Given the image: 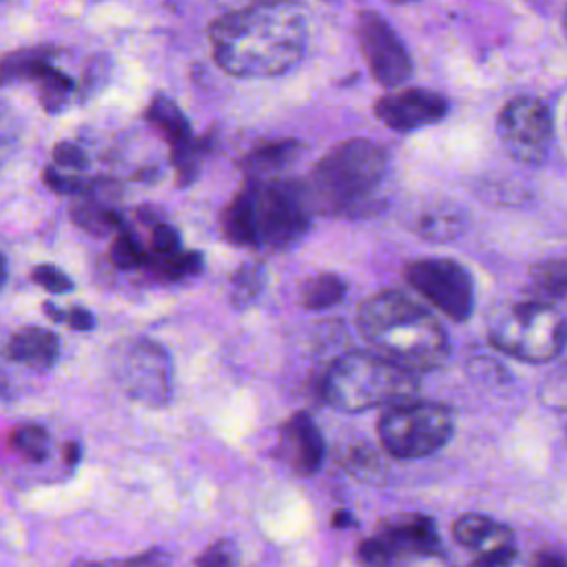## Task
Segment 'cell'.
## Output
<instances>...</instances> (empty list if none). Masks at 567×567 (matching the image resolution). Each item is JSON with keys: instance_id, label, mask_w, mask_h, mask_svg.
<instances>
[{"instance_id": "cell-5", "label": "cell", "mask_w": 567, "mask_h": 567, "mask_svg": "<svg viewBox=\"0 0 567 567\" xmlns=\"http://www.w3.org/2000/svg\"><path fill=\"white\" fill-rule=\"evenodd\" d=\"M419 379L412 370L383 354L350 352L337 359L323 377V399L341 412H363L414 399Z\"/></svg>"}, {"instance_id": "cell-40", "label": "cell", "mask_w": 567, "mask_h": 567, "mask_svg": "<svg viewBox=\"0 0 567 567\" xmlns=\"http://www.w3.org/2000/svg\"><path fill=\"white\" fill-rule=\"evenodd\" d=\"M4 279H7V261H4V255L0 252V288H2Z\"/></svg>"}, {"instance_id": "cell-26", "label": "cell", "mask_w": 567, "mask_h": 567, "mask_svg": "<svg viewBox=\"0 0 567 567\" xmlns=\"http://www.w3.org/2000/svg\"><path fill=\"white\" fill-rule=\"evenodd\" d=\"M534 288L545 297H567V261L551 259L532 268Z\"/></svg>"}, {"instance_id": "cell-28", "label": "cell", "mask_w": 567, "mask_h": 567, "mask_svg": "<svg viewBox=\"0 0 567 567\" xmlns=\"http://www.w3.org/2000/svg\"><path fill=\"white\" fill-rule=\"evenodd\" d=\"M42 179H44V184H47L51 190H55V193H66V195H82V193L91 190L93 184H95V182L84 179V177H80V175L64 173V168H60V166H49V168H44Z\"/></svg>"}, {"instance_id": "cell-41", "label": "cell", "mask_w": 567, "mask_h": 567, "mask_svg": "<svg viewBox=\"0 0 567 567\" xmlns=\"http://www.w3.org/2000/svg\"><path fill=\"white\" fill-rule=\"evenodd\" d=\"M563 33L567 38V7H565V16H563Z\"/></svg>"}, {"instance_id": "cell-43", "label": "cell", "mask_w": 567, "mask_h": 567, "mask_svg": "<svg viewBox=\"0 0 567 567\" xmlns=\"http://www.w3.org/2000/svg\"><path fill=\"white\" fill-rule=\"evenodd\" d=\"M396 2H403V0H396Z\"/></svg>"}, {"instance_id": "cell-34", "label": "cell", "mask_w": 567, "mask_h": 567, "mask_svg": "<svg viewBox=\"0 0 567 567\" xmlns=\"http://www.w3.org/2000/svg\"><path fill=\"white\" fill-rule=\"evenodd\" d=\"M350 465L354 472L363 474V476H377V472H381V463L377 458L374 452L370 450H357L350 456Z\"/></svg>"}, {"instance_id": "cell-4", "label": "cell", "mask_w": 567, "mask_h": 567, "mask_svg": "<svg viewBox=\"0 0 567 567\" xmlns=\"http://www.w3.org/2000/svg\"><path fill=\"white\" fill-rule=\"evenodd\" d=\"M388 168L385 151L370 140H346L330 148L310 175L312 208L354 213L377 193Z\"/></svg>"}, {"instance_id": "cell-18", "label": "cell", "mask_w": 567, "mask_h": 567, "mask_svg": "<svg viewBox=\"0 0 567 567\" xmlns=\"http://www.w3.org/2000/svg\"><path fill=\"white\" fill-rule=\"evenodd\" d=\"M95 190H97V184H93L91 190L78 195L82 199H78V204H73L71 208L73 221L95 235H106L111 230L117 233L122 228V215L111 206H106L104 199L95 195Z\"/></svg>"}, {"instance_id": "cell-27", "label": "cell", "mask_w": 567, "mask_h": 567, "mask_svg": "<svg viewBox=\"0 0 567 567\" xmlns=\"http://www.w3.org/2000/svg\"><path fill=\"white\" fill-rule=\"evenodd\" d=\"M111 261L117 268H124V270L126 268H140V266H146L148 252L144 250L140 239L122 226L117 230L115 239H113V246H111Z\"/></svg>"}, {"instance_id": "cell-19", "label": "cell", "mask_w": 567, "mask_h": 567, "mask_svg": "<svg viewBox=\"0 0 567 567\" xmlns=\"http://www.w3.org/2000/svg\"><path fill=\"white\" fill-rule=\"evenodd\" d=\"M463 215L450 204H434L416 215V235L427 241H450L463 233Z\"/></svg>"}, {"instance_id": "cell-31", "label": "cell", "mask_w": 567, "mask_h": 567, "mask_svg": "<svg viewBox=\"0 0 567 567\" xmlns=\"http://www.w3.org/2000/svg\"><path fill=\"white\" fill-rule=\"evenodd\" d=\"M182 250L179 235L173 226L168 224H157L151 233V255L153 257H166Z\"/></svg>"}, {"instance_id": "cell-38", "label": "cell", "mask_w": 567, "mask_h": 567, "mask_svg": "<svg viewBox=\"0 0 567 567\" xmlns=\"http://www.w3.org/2000/svg\"><path fill=\"white\" fill-rule=\"evenodd\" d=\"M534 563L540 565V567H567V556H563L558 551L545 549V551L534 556Z\"/></svg>"}, {"instance_id": "cell-39", "label": "cell", "mask_w": 567, "mask_h": 567, "mask_svg": "<svg viewBox=\"0 0 567 567\" xmlns=\"http://www.w3.org/2000/svg\"><path fill=\"white\" fill-rule=\"evenodd\" d=\"M337 527H343V525H350L352 523V518H350V514L348 512H343V509H339L337 514H334V520H332Z\"/></svg>"}, {"instance_id": "cell-3", "label": "cell", "mask_w": 567, "mask_h": 567, "mask_svg": "<svg viewBox=\"0 0 567 567\" xmlns=\"http://www.w3.org/2000/svg\"><path fill=\"white\" fill-rule=\"evenodd\" d=\"M312 202L299 182L255 177L221 213V233L237 246L286 248L310 226Z\"/></svg>"}, {"instance_id": "cell-37", "label": "cell", "mask_w": 567, "mask_h": 567, "mask_svg": "<svg viewBox=\"0 0 567 567\" xmlns=\"http://www.w3.org/2000/svg\"><path fill=\"white\" fill-rule=\"evenodd\" d=\"M64 321L73 328V330H91L93 328V315L86 308H71L66 310Z\"/></svg>"}, {"instance_id": "cell-11", "label": "cell", "mask_w": 567, "mask_h": 567, "mask_svg": "<svg viewBox=\"0 0 567 567\" xmlns=\"http://www.w3.org/2000/svg\"><path fill=\"white\" fill-rule=\"evenodd\" d=\"M128 392L151 405L166 403L171 394V368L166 352L153 341H137L124 363Z\"/></svg>"}, {"instance_id": "cell-6", "label": "cell", "mask_w": 567, "mask_h": 567, "mask_svg": "<svg viewBox=\"0 0 567 567\" xmlns=\"http://www.w3.org/2000/svg\"><path fill=\"white\" fill-rule=\"evenodd\" d=\"M489 341L514 359L545 363L567 346V321L549 303L520 301L494 321Z\"/></svg>"}, {"instance_id": "cell-9", "label": "cell", "mask_w": 567, "mask_h": 567, "mask_svg": "<svg viewBox=\"0 0 567 567\" xmlns=\"http://www.w3.org/2000/svg\"><path fill=\"white\" fill-rule=\"evenodd\" d=\"M498 137L505 151L525 164H538L545 159L554 122L549 106L538 97H516L505 104L498 115Z\"/></svg>"}, {"instance_id": "cell-35", "label": "cell", "mask_w": 567, "mask_h": 567, "mask_svg": "<svg viewBox=\"0 0 567 567\" xmlns=\"http://www.w3.org/2000/svg\"><path fill=\"white\" fill-rule=\"evenodd\" d=\"M195 563H199V565H230V563H235V554L226 543H217V545L208 547Z\"/></svg>"}, {"instance_id": "cell-21", "label": "cell", "mask_w": 567, "mask_h": 567, "mask_svg": "<svg viewBox=\"0 0 567 567\" xmlns=\"http://www.w3.org/2000/svg\"><path fill=\"white\" fill-rule=\"evenodd\" d=\"M348 292L346 279L332 272L317 275L301 286V303L308 310H328L337 306Z\"/></svg>"}, {"instance_id": "cell-13", "label": "cell", "mask_w": 567, "mask_h": 567, "mask_svg": "<svg viewBox=\"0 0 567 567\" xmlns=\"http://www.w3.org/2000/svg\"><path fill=\"white\" fill-rule=\"evenodd\" d=\"M452 536L463 547L476 549L478 565H507L516 558L512 529L483 514H465L452 525Z\"/></svg>"}, {"instance_id": "cell-10", "label": "cell", "mask_w": 567, "mask_h": 567, "mask_svg": "<svg viewBox=\"0 0 567 567\" xmlns=\"http://www.w3.org/2000/svg\"><path fill=\"white\" fill-rule=\"evenodd\" d=\"M357 38L368 69L379 84L394 89L410 78L412 62L408 49L403 47L396 31L379 13L363 11L359 16Z\"/></svg>"}, {"instance_id": "cell-1", "label": "cell", "mask_w": 567, "mask_h": 567, "mask_svg": "<svg viewBox=\"0 0 567 567\" xmlns=\"http://www.w3.org/2000/svg\"><path fill=\"white\" fill-rule=\"evenodd\" d=\"M306 13L295 0H257L217 18L208 42L215 62L237 78H275L306 49Z\"/></svg>"}, {"instance_id": "cell-23", "label": "cell", "mask_w": 567, "mask_h": 567, "mask_svg": "<svg viewBox=\"0 0 567 567\" xmlns=\"http://www.w3.org/2000/svg\"><path fill=\"white\" fill-rule=\"evenodd\" d=\"M146 266H151L162 279H184V277H190V275L199 272L202 266H204V259H202L199 252L177 250V252L166 255V257L148 255Z\"/></svg>"}, {"instance_id": "cell-30", "label": "cell", "mask_w": 567, "mask_h": 567, "mask_svg": "<svg viewBox=\"0 0 567 567\" xmlns=\"http://www.w3.org/2000/svg\"><path fill=\"white\" fill-rule=\"evenodd\" d=\"M31 279L40 286V288H44V290H49V292H69L71 288H73V281L69 279V275L66 272H62L60 268H55L53 264H40V266H35L33 268V272H31Z\"/></svg>"}, {"instance_id": "cell-32", "label": "cell", "mask_w": 567, "mask_h": 567, "mask_svg": "<svg viewBox=\"0 0 567 567\" xmlns=\"http://www.w3.org/2000/svg\"><path fill=\"white\" fill-rule=\"evenodd\" d=\"M357 554H359V560H363V563H368V565H388V563L394 560L390 547L385 545V540H383L379 534H377L374 538L363 540V543L359 545Z\"/></svg>"}, {"instance_id": "cell-14", "label": "cell", "mask_w": 567, "mask_h": 567, "mask_svg": "<svg viewBox=\"0 0 567 567\" xmlns=\"http://www.w3.org/2000/svg\"><path fill=\"white\" fill-rule=\"evenodd\" d=\"M379 536L390 547L394 560L399 556H439L443 551L434 520L421 514H410L385 523Z\"/></svg>"}, {"instance_id": "cell-16", "label": "cell", "mask_w": 567, "mask_h": 567, "mask_svg": "<svg viewBox=\"0 0 567 567\" xmlns=\"http://www.w3.org/2000/svg\"><path fill=\"white\" fill-rule=\"evenodd\" d=\"M7 352L16 363L33 370H49L60 357V339L47 328L29 326L13 332Z\"/></svg>"}, {"instance_id": "cell-12", "label": "cell", "mask_w": 567, "mask_h": 567, "mask_svg": "<svg viewBox=\"0 0 567 567\" xmlns=\"http://www.w3.org/2000/svg\"><path fill=\"white\" fill-rule=\"evenodd\" d=\"M374 113L392 131H414L439 122L447 113V100L427 89H403L383 95Z\"/></svg>"}, {"instance_id": "cell-25", "label": "cell", "mask_w": 567, "mask_h": 567, "mask_svg": "<svg viewBox=\"0 0 567 567\" xmlns=\"http://www.w3.org/2000/svg\"><path fill=\"white\" fill-rule=\"evenodd\" d=\"M11 447L33 463L44 461L49 452V434L35 423H22L11 432Z\"/></svg>"}, {"instance_id": "cell-2", "label": "cell", "mask_w": 567, "mask_h": 567, "mask_svg": "<svg viewBox=\"0 0 567 567\" xmlns=\"http://www.w3.org/2000/svg\"><path fill=\"white\" fill-rule=\"evenodd\" d=\"M357 326L379 354L412 372H432L450 357L443 326L399 290L368 297L359 306Z\"/></svg>"}, {"instance_id": "cell-42", "label": "cell", "mask_w": 567, "mask_h": 567, "mask_svg": "<svg viewBox=\"0 0 567 567\" xmlns=\"http://www.w3.org/2000/svg\"><path fill=\"white\" fill-rule=\"evenodd\" d=\"M323 2H334V0H323Z\"/></svg>"}, {"instance_id": "cell-36", "label": "cell", "mask_w": 567, "mask_h": 567, "mask_svg": "<svg viewBox=\"0 0 567 567\" xmlns=\"http://www.w3.org/2000/svg\"><path fill=\"white\" fill-rule=\"evenodd\" d=\"M13 140H16V135H13V120H11V113L0 106V164L4 162V157H7V153H9V146H11Z\"/></svg>"}, {"instance_id": "cell-15", "label": "cell", "mask_w": 567, "mask_h": 567, "mask_svg": "<svg viewBox=\"0 0 567 567\" xmlns=\"http://www.w3.org/2000/svg\"><path fill=\"white\" fill-rule=\"evenodd\" d=\"M281 450H284V456L290 461V465L303 476L315 474L321 467L326 456L323 436L315 425V421L303 412H297L284 425Z\"/></svg>"}, {"instance_id": "cell-29", "label": "cell", "mask_w": 567, "mask_h": 567, "mask_svg": "<svg viewBox=\"0 0 567 567\" xmlns=\"http://www.w3.org/2000/svg\"><path fill=\"white\" fill-rule=\"evenodd\" d=\"M540 396L547 405L567 410V365H560L549 374L540 388Z\"/></svg>"}, {"instance_id": "cell-22", "label": "cell", "mask_w": 567, "mask_h": 567, "mask_svg": "<svg viewBox=\"0 0 567 567\" xmlns=\"http://www.w3.org/2000/svg\"><path fill=\"white\" fill-rule=\"evenodd\" d=\"M297 155V142L295 140H279V142H270L266 146L255 148L246 159H244V168L255 175H270L275 171H279L281 166H286L292 157Z\"/></svg>"}, {"instance_id": "cell-7", "label": "cell", "mask_w": 567, "mask_h": 567, "mask_svg": "<svg viewBox=\"0 0 567 567\" xmlns=\"http://www.w3.org/2000/svg\"><path fill=\"white\" fill-rule=\"evenodd\" d=\"M454 432V412L430 401H401L388 405L379 419V439L394 458H421L441 450Z\"/></svg>"}, {"instance_id": "cell-8", "label": "cell", "mask_w": 567, "mask_h": 567, "mask_svg": "<svg viewBox=\"0 0 567 567\" xmlns=\"http://www.w3.org/2000/svg\"><path fill=\"white\" fill-rule=\"evenodd\" d=\"M405 281L452 321H465L474 308L470 272L454 259H416L403 270Z\"/></svg>"}, {"instance_id": "cell-17", "label": "cell", "mask_w": 567, "mask_h": 567, "mask_svg": "<svg viewBox=\"0 0 567 567\" xmlns=\"http://www.w3.org/2000/svg\"><path fill=\"white\" fill-rule=\"evenodd\" d=\"M55 51L47 49L42 51V55L35 60V64L31 66L29 75L24 82H31L38 91L40 104L47 111H58L66 104L69 95L73 93V80L55 66Z\"/></svg>"}, {"instance_id": "cell-20", "label": "cell", "mask_w": 567, "mask_h": 567, "mask_svg": "<svg viewBox=\"0 0 567 567\" xmlns=\"http://www.w3.org/2000/svg\"><path fill=\"white\" fill-rule=\"evenodd\" d=\"M146 120H148L157 131H162V135L171 142V146L182 144V142H186V140L193 137L186 117L182 115V111L177 109V104H175L171 97L157 95V97L148 104Z\"/></svg>"}, {"instance_id": "cell-33", "label": "cell", "mask_w": 567, "mask_h": 567, "mask_svg": "<svg viewBox=\"0 0 567 567\" xmlns=\"http://www.w3.org/2000/svg\"><path fill=\"white\" fill-rule=\"evenodd\" d=\"M53 162L55 166L60 168H66V171H80L86 166V155L80 146L71 144V142H60L55 148H53Z\"/></svg>"}, {"instance_id": "cell-24", "label": "cell", "mask_w": 567, "mask_h": 567, "mask_svg": "<svg viewBox=\"0 0 567 567\" xmlns=\"http://www.w3.org/2000/svg\"><path fill=\"white\" fill-rule=\"evenodd\" d=\"M266 284V272L261 264H244L230 281V299L235 301V306H248L252 303Z\"/></svg>"}]
</instances>
